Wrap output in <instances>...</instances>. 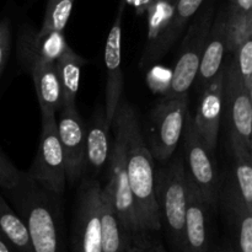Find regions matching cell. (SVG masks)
<instances>
[{
  "label": "cell",
  "mask_w": 252,
  "mask_h": 252,
  "mask_svg": "<svg viewBox=\"0 0 252 252\" xmlns=\"http://www.w3.org/2000/svg\"><path fill=\"white\" fill-rule=\"evenodd\" d=\"M223 249H224V252H235L231 244H225V245L223 246Z\"/></svg>",
  "instance_id": "obj_34"
},
{
  "label": "cell",
  "mask_w": 252,
  "mask_h": 252,
  "mask_svg": "<svg viewBox=\"0 0 252 252\" xmlns=\"http://www.w3.org/2000/svg\"><path fill=\"white\" fill-rule=\"evenodd\" d=\"M110 129L111 126L106 121L103 108H101L91 118L90 125L86 126L85 172L90 170L93 174H98L107 165L110 157Z\"/></svg>",
  "instance_id": "obj_20"
},
{
  "label": "cell",
  "mask_w": 252,
  "mask_h": 252,
  "mask_svg": "<svg viewBox=\"0 0 252 252\" xmlns=\"http://www.w3.org/2000/svg\"><path fill=\"white\" fill-rule=\"evenodd\" d=\"M57 132L65 161L66 184L74 185L85 172L86 125L76 106H63L57 115Z\"/></svg>",
  "instance_id": "obj_10"
},
{
  "label": "cell",
  "mask_w": 252,
  "mask_h": 252,
  "mask_svg": "<svg viewBox=\"0 0 252 252\" xmlns=\"http://www.w3.org/2000/svg\"><path fill=\"white\" fill-rule=\"evenodd\" d=\"M155 194L161 224L175 252H181L187 197V169L182 157L167 160L155 171Z\"/></svg>",
  "instance_id": "obj_4"
},
{
  "label": "cell",
  "mask_w": 252,
  "mask_h": 252,
  "mask_svg": "<svg viewBox=\"0 0 252 252\" xmlns=\"http://www.w3.org/2000/svg\"><path fill=\"white\" fill-rule=\"evenodd\" d=\"M101 189L102 185L95 177H81L73 219V252H102Z\"/></svg>",
  "instance_id": "obj_7"
},
{
  "label": "cell",
  "mask_w": 252,
  "mask_h": 252,
  "mask_svg": "<svg viewBox=\"0 0 252 252\" xmlns=\"http://www.w3.org/2000/svg\"><path fill=\"white\" fill-rule=\"evenodd\" d=\"M0 252H15L1 235H0Z\"/></svg>",
  "instance_id": "obj_33"
},
{
  "label": "cell",
  "mask_w": 252,
  "mask_h": 252,
  "mask_svg": "<svg viewBox=\"0 0 252 252\" xmlns=\"http://www.w3.org/2000/svg\"><path fill=\"white\" fill-rule=\"evenodd\" d=\"M69 47L64 32L41 31L24 25L17 33V61L22 70L30 73L39 64L56 63Z\"/></svg>",
  "instance_id": "obj_11"
},
{
  "label": "cell",
  "mask_w": 252,
  "mask_h": 252,
  "mask_svg": "<svg viewBox=\"0 0 252 252\" xmlns=\"http://www.w3.org/2000/svg\"><path fill=\"white\" fill-rule=\"evenodd\" d=\"M86 63V59L76 53L71 47H69L54 63L63 95V106H76L81 71Z\"/></svg>",
  "instance_id": "obj_21"
},
{
  "label": "cell",
  "mask_w": 252,
  "mask_h": 252,
  "mask_svg": "<svg viewBox=\"0 0 252 252\" xmlns=\"http://www.w3.org/2000/svg\"><path fill=\"white\" fill-rule=\"evenodd\" d=\"M230 149L234 160V181L246 206L252 209V150L233 132H230Z\"/></svg>",
  "instance_id": "obj_24"
},
{
  "label": "cell",
  "mask_w": 252,
  "mask_h": 252,
  "mask_svg": "<svg viewBox=\"0 0 252 252\" xmlns=\"http://www.w3.org/2000/svg\"><path fill=\"white\" fill-rule=\"evenodd\" d=\"M22 176L24 172L20 171L9 158L0 152V189H2V191L14 189L21 181Z\"/></svg>",
  "instance_id": "obj_29"
},
{
  "label": "cell",
  "mask_w": 252,
  "mask_h": 252,
  "mask_svg": "<svg viewBox=\"0 0 252 252\" xmlns=\"http://www.w3.org/2000/svg\"><path fill=\"white\" fill-rule=\"evenodd\" d=\"M244 85L252 94V36L246 37L233 53Z\"/></svg>",
  "instance_id": "obj_28"
},
{
  "label": "cell",
  "mask_w": 252,
  "mask_h": 252,
  "mask_svg": "<svg viewBox=\"0 0 252 252\" xmlns=\"http://www.w3.org/2000/svg\"><path fill=\"white\" fill-rule=\"evenodd\" d=\"M252 94L244 85L233 54L225 63L224 105L228 108L231 132L252 150Z\"/></svg>",
  "instance_id": "obj_13"
},
{
  "label": "cell",
  "mask_w": 252,
  "mask_h": 252,
  "mask_svg": "<svg viewBox=\"0 0 252 252\" xmlns=\"http://www.w3.org/2000/svg\"><path fill=\"white\" fill-rule=\"evenodd\" d=\"M185 164L187 172L194 182L209 208H216L219 198V177L214 155L207 150L197 135L193 126V116L186 115L184 133Z\"/></svg>",
  "instance_id": "obj_8"
},
{
  "label": "cell",
  "mask_w": 252,
  "mask_h": 252,
  "mask_svg": "<svg viewBox=\"0 0 252 252\" xmlns=\"http://www.w3.org/2000/svg\"><path fill=\"white\" fill-rule=\"evenodd\" d=\"M113 129V140L110 144L108 157L107 184L110 185L113 197V206L117 213L121 230L125 238L127 252H139L153 243L152 239L145 234L138 216L134 197L130 191L129 182L126 170L125 140L122 128L117 120L113 118L111 123Z\"/></svg>",
  "instance_id": "obj_3"
},
{
  "label": "cell",
  "mask_w": 252,
  "mask_h": 252,
  "mask_svg": "<svg viewBox=\"0 0 252 252\" xmlns=\"http://www.w3.org/2000/svg\"><path fill=\"white\" fill-rule=\"evenodd\" d=\"M75 0H47L43 20L39 27L41 31L64 32Z\"/></svg>",
  "instance_id": "obj_26"
},
{
  "label": "cell",
  "mask_w": 252,
  "mask_h": 252,
  "mask_svg": "<svg viewBox=\"0 0 252 252\" xmlns=\"http://www.w3.org/2000/svg\"><path fill=\"white\" fill-rule=\"evenodd\" d=\"M0 235L15 252H33L29 230L21 217L0 194Z\"/></svg>",
  "instance_id": "obj_23"
},
{
  "label": "cell",
  "mask_w": 252,
  "mask_h": 252,
  "mask_svg": "<svg viewBox=\"0 0 252 252\" xmlns=\"http://www.w3.org/2000/svg\"><path fill=\"white\" fill-rule=\"evenodd\" d=\"M25 174L47 191L59 196H63L65 192V161L57 132V118L42 122L36 157Z\"/></svg>",
  "instance_id": "obj_9"
},
{
  "label": "cell",
  "mask_w": 252,
  "mask_h": 252,
  "mask_svg": "<svg viewBox=\"0 0 252 252\" xmlns=\"http://www.w3.org/2000/svg\"><path fill=\"white\" fill-rule=\"evenodd\" d=\"M177 0H153L147 10L148 37L140 66L155 63L170 51V25Z\"/></svg>",
  "instance_id": "obj_16"
},
{
  "label": "cell",
  "mask_w": 252,
  "mask_h": 252,
  "mask_svg": "<svg viewBox=\"0 0 252 252\" xmlns=\"http://www.w3.org/2000/svg\"><path fill=\"white\" fill-rule=\"evenodd\" d=\"M113 118L122 128L126 170L140 223L145 234L152 240H157L155 235L161 230L162 224L155 194L154 158L145 144L137 112L132 105L121 98Z\"/></svg>",
  "instance_id": "obj_1"
},
{
  "label": "cell",
  "mask_w": 252,
  "mask_h": 252,
  "mask_svg": "<svg viewBox=\"0 0 252 252\" xmlns=\"http://www.w3.org/2000/svg\"><path fill=\"white\" fill-rule=\"evenodd\" d=\"M4 193L26 224L33 252H66L62 196L47 191L25 172Z\"/></svg>",
  "instance_id": "obj_2"
},
{
  "label": "cell",
  "mask_w": 252,
  "mask_h": 252,
  "mask_svg": "<svg viewBox=\"0 0 252 252\" xmlns=\"http://www.w3.org/2000/svg\"><path fill=\"white\" fill-rule=\"evenodd\" d=\"M213 5L209 4L203 11L194 15V21L187 29L182 42L179 59L176 62L167 91L164 97L187 96L194 84L202 54L206 46L207 37L213 22Z\"/></svg>",
  "instance_id": "obj_5"
},
{
  "label": "cell",
  "mask_w": 252,
  "mask_h": 252,
  "mask_svg": "<svg viewBox=\"0 0 252 252\" xmlns=\"http://www.w3.org/2000/svg\"><path fill=\"white\" fill-rule=\"evenodd\" d=\"M229 6L233 7L236 11L249 14V12H252V0H230Z\"/></svg>",
  "instance_id": "obj_31"
},
{
  "label": "cell",
  "mask_w": 252,
  "mask_h": 252,
  "mask_svg": "<svg viewBox=\"0 0 252 252\" xmlns=\"http://www.w3.org/2000/svg\"><path fill=\"white\" fill-rule=\"evenodd\" d=\"M224 86H225V63L202 90L193 116V126L197 135L211 154L214 155L218 144L219 127L224 108Z\"/></svg>",
  "instance_id": "obj_12"
},
{
  "label": "cell",
  "mask_w": 252,
  "mask_h": 252,
  "mask_svg": "<svg viewBox=\"0 0 252 252\" xmlns=\"http://www.w3.org/2000/svg\"><path fill=\"white\" fill-rule=\"evenodd\" d=\"M10 49H11V24L7 17H4L0 20V76L9 59Z\"/></svg>",
  "instance_id": "obj_30"
},
{
  "label": "cell",
  "mask_w": 252,
  "mask_h": 252,
  "mask_svg": "<svg viewBox=\"0 0 252 252\" xmlns=\"http://www.w3.org/2000/svg\"><path fill=\"white\" fill-rule=\"evenodd\" d=\"M214 252H224V249H223V246H221V248H218V249H217V250L214 251Z\"/></svg>",
  "instance_id": "obj_35"
},
{
  "label": "cell",
  "mask_w": 252,
  "mask_h": 252,
  "mask_svg": "<svg viewBox=\"0 0 252 252\" xmlns=\"http://www.w3.org/2000/svg\"><path fill=\"white\" fill-rule=\"evenodd\" d=\"M225 10H220L212 22L206 46L202 54L201 63L194 83L197 88L203 90L218 74L224 63L226 52V27H225Z\"/></svg>",
  "instance_id": "obj_18"
},
{
  "label": "cell",
  "mask_w": 252,
  "mask_h": 252,
  "mask_svg": "<svg viewBox=\"0 0 252 252\" xmlns=\"http://www.w3.org/2000/svg\"><path fill=\"white\" fill-rule=\"evenodd\" d=\"M225 14L226 52L233 54L246 37L252 36V12L244 14L228 5Z\"/></svg>",
  "instance_id": "obj_25"
},
{
  "label": "cell",
  "mask_w": 252,
  "mask_h": 252,
  "mask_svg": "<svg viewBox=\"0 0 252 252\" xmlns=\"http://www.w3.org/2000/svg\"><path fill=\"white\" fill-rule=\"evenodd\" d=\"M189 95L162 97L150 113L149 148L153 158L160 164L170 160L182 138Z\"/></svg>",
  "instance_id": "obj_6"
},
{
  "label": "cell",
  "mask_w": 252,
  "mask_h": 252,
  "mask_svg": "<svg viewBox=\"0 0 252 252\" xmlns=\"http://www.w3.org/2000/svg\"><path fill=\"white\" fill-rule=\"evenodd\" d=\"M29 74L31 75L36 90L42 122L56 120L57 115L63 107V95L56 64H39Z\"/></svg>",
  "instance_id": "obj_19"
},
{
  "label": "cell",
  "mask_w": 252,
  "mask_h": 252,
  "mask_svg": "<svg viewBox=\"0 0 252 252\" xmlns=\"http://www.w3.org/2000/svg\"><path fill=\"white\" fill-rule=\"evenodd\" d=\"M139 252H167L166 250H165L164 245H162V243L160 240H155L153 241L152 244H150L148 248H145L144 250L139 251Z\"/></svg>",
  "instance_id": "obj_32"
},
{
  "label": "cell",
  "mask_w": 252,
  "mask_h": 252,
  "mask_svg": "<svg viewBox=\"0 0 252 252\" xmlns=\"http://www.w3.org/2000/svg\"><path fill=\"white\" fill-rule=\"evenodd\" d=\"M204 0H177L175 5L174 15H172L171 25H170L169 42L170 46L177 41L187 26L189 20L198 12L199 7Z\"/></svg>",
  "instance_id": "obj_27"
},
{
  "label": "cell",
  "mask_w": 252,
  "mask_h": 252,
  "mask_svg": "<svg viewBox=\"0 0 252 252\" xmlns=\"http://www.w3.org/2000/svg\"><path fill=\"white\" fill-rule=\"evenodd\" d=\"M219 194H221L224 211L233 231L234 250L252 252V209L246 206L234 179L228 177Z\"/></svg>",
  "instance_id": "obj_17"
},
{
  "label": "cell",
  "mask_w": 252,
  "mask_h": 252,
  "mask_svg": "<svg viewBox=\"0 0 252 252\" xmlns=\"http://www.w3.org/2000/svg\"><path fill=\"white\" fill-rule=\"evenodd\" d=\"M125 0L118 7L117 15L112 27L108 32L105 44V112L106 121L111 126L116 110L118 107L123 94V73H122V17L125 11Z\"/></svg>",
  "instance_id": "obj_14"
},
{
  "label": "cell",
  "mask_w": 252,
  "mask_h": 252,
  "mask_svg": "<svg viewBox=\"0 0 252 252\" xmlns=\"http://www.w3.org/2000/svg\"><path fill=\"white\" fill-rule=\"evenodd\" d=\"M208 206L187 172L186 216L181 252H209Z\"/></svg>",
  "instance_id": "obj_15"
},
{
  "label": "cell",
  "mask_w": 252,
  "mask_h": 252,
  "mask_svg": "<svg viewBox=\"0 0 252 252\" xmlns=\"http://www.w3.org/2000/svg\"><path fill=\"white\" fill-rule=\"evenodd\" d=\"M100 219L102 252H127L125 238L113 206L112 191L107 182L101 189Z\"/></svg>",
  "instance_id": "obj_22"
}]
</instances>
